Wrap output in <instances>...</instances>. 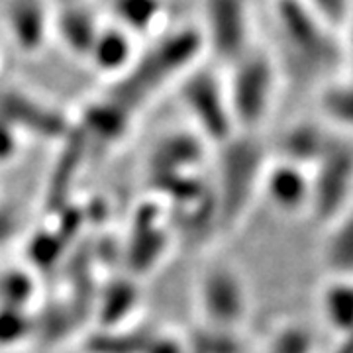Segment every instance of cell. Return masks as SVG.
<instances>
[{
  "instance_id": "cell-1",
  "label": "cell",
  "mask_w": 353,
  "mask_h": 353,
  "mask_svg": "<svg viewBox=\"0 0 353 353\" xmlns=\"http://www.w3.org/2000/svg\"><path fill=\"white\" fill-rule=\"evenodd\" d=\"M275 61L299 85H328L345 67V46L334 28L301 0H273Z\"/></svg>"
},
{
  "instance_id": "cell-2",
  "label": "cell",
  "mask_w": 353,
  "mask_h": 353,
  "mask_svg": "<svg viewBox=\"0 0 353 353\" xmlns=\"http://www.w3.org/2000/svg\"><path fill=\"white\" fill-rule=\"evenodd\" d=\"M206 51L199 26L179 28L159 38L132 61L124 77L114 87L110 101L132 112L173 81H183L199 65Z\"/></svg>"
},
{
  "instance_id": "cell-3",
  "label": "cell",
  "mask_w": 353,
  "mask_h": 353,
  "mask_svg": "<svg viewBox=\"0 0 353 353\" xmlns=\"http://www.w3.org/2000/svg\"><path fill=\"white\" fill-rule=\"evenodd\" d=\"M218 150L214 185L218 224L230 230L240 224L255 194L261 192L269 163L255 134H238Z\"/></svg>"
},
{
  "instance_id": "cell-4",
  "label": "cell",
  "mask_w": 353,
  "mask_h": 353,
  "mask_svg": "<svg viewBox=\"0 0 353 353\" xmlns=\"http://www.w3.org/2000/svg\"><path fill=\"white\" fill-rule=\"evenodd\" d=\"M281 71L271 51L253 46L230 65L226 90L240 134H257L275 102Z\"/></svg>"
},
{
  "instance_id": "cell-5",
  "label": "cell",
  "mask_w": 353,
  "mask_h": 353,
  "mask_svg": "<svg viewBox=\"0 0 353 353\" xmlns=\"http://www.w3.org/2000/svg\"><path fill=\"white\" fill-rule=\"evenodd\" d=\"M179 97L206 143L220 148L240 134L228 99L226 79L218 71L196 65L181 81Z\"/></svg>"
},
{
  "instance_id": "cell-6",
  "label": "cell",
  "mask_w": 353,
  "mask_h": 353,
  "mask_svg": "<svg viewBox=\"0 0 353 353\" xmlns=\"http://www.w3.org/2000/svg\"><path fill=\"white\" fill-rule=\"evenodd\" d=\"M310 212L318 222L332 224L352 208L353 141L334 134L328 152L310 169Z\"/></svg>"
},
{
  "instance_id": "cell-7",
  "label": "cell",
  "mask_w": 353,
  "mask_h": 353,
  "mask_svg": "<svg viewBox=\"0 0 353 353\" xmlns=\"http://www.w3.org/2000/svg\"><path fill=\"white\" fill-rule=\"evenodd\" d=\"M201 32L206 51L222 63H236L253 48L250 0H204Z\"/></svg>"
},
{
  "instance_id": "cell-8",
  "label": "cell",
  "mask_w": 353,
  "mask_h": 353,
  "mask_svg": "<svg viewBox=\"0 0 353 353\" xmlns=\"http://www.w3.org/2000/svg\"><path fill=\"white\" fill-rule=\"evenodd\" d=\"M199 308L206 326L234 332L248 316L250 294L241 275L228 265H212L199 281Z\"/></svg>"
},
{
  "instance_id": "cell-9",
  "label": "cell",
  "mask_w": 353,
  "mask_h": 353,
  "mask_svg": "<svg viewBox=\"0 0 353 353\" xmlns=\"http://www.w3.org/2000/svg\"><path fill=\"white\" fill-rule=\"evenodd\" d=\"M261 192H265L269 202L285 214L310 210V201H312L310 171L287 161L269 163L265 171Z\"/></svg>"
},
{
  "instance_id": "cell-10",
  "label": "cell",
  "mask_w": 353,
  "mask_h": 353,
  "mask_svg": "<svg viewBox=\"0 0 353 353\" xmlns=\"http://www.w3.org/2000/svg\"><path fill=\"white\" fill-rule=\"evenodd\" d=\"M334 134L314 122H299L290 126L279 141L281 161L312 169L328 152Z\"/></svg>"
},
{
  "instance_id": "cell-11",
  "label": "cell",
  "mask_w": 353,
  "mask_h": 353,
  "mask_svg": "<svg viewBox=\"0 0 353 353\" xmlns=\"http://www.w3.org/2000/svg\"><path fill=\"white\" fill-rule=\"evenodd\" d=\"M320 310L330 328L347 336L353 332V279L332 277L320 292Z\"/></svg>"
},
{
  "instance_id": "cell-12",
  "label": "cell",
  "mask_w": 353,
  "mask_h": 353,
  "mask_svg": "<svg viewBox=\"0 0 353 353\" xmlns=\"http://www.w3.org/2000/svg\"><path fill=\"white\" fill-rule=\"evenodd\" d=\"M322 257L332 277L353 279V206L332 222Z\"/></svg>"
},
{
  "instance_id": "cell-13",
  "label": "cell",
  "mask_w": 353,
  "mask_h": 353,
  "mask_svg": "<svg viewBox=\"0 0 353 353\" xmlns=\"http://www.w3.org/2000/svg\"><path fill=\"white\" fill-rule=\"evenodd\" d=\"M320 110L345 134H353V81H332L320 90Z\"/></svg>"
},
{
  "instance_id": "cell-14",
  "label": "cell",
  "mask_w": 353,
  "mask_h": 353,
  "mask_svg": "<svg viewBox=\"0 0 353 353\" xmlns=\"http://www.w3.org/2000/svg\"><path fill=\"white\" fill-rule=\"evenodd\" d=\"M116 12L130 30L148 32L163 12L161 0H116Z\"/></svg>"
},
{
  "instance_id": "cell-15",
  "label": "cell",
  "mask_w": 353,
  "mask_h": 353,
  "mask_svg": "<svg viewBox=\"0 0 353 353\" xmlns=\"http://www.w3.org/2000/svg\"><path fill=\"white\" fill-rule=\"evenodd\" d=\"M94 57L104 69H122L124 65L130 67V39L126 34H122L120 30H112L104 36H99L94 41Z\"/></svg>"
},
{
  "instance_id": "cell-16",
  "label": "cell",
  "mask_w": 353,
  "mask_h": 353,
  "mask_svg": "<svg viewBox=\"0 0 353 353\" xmlns=\"http://www.w3.org/2000/svg\"><path fill=\"white\" fill-rule=\"evenodd\" d=\"M314 350L310 330L301 324H285L269 338L265 353H314Z\"/></svg>"
},
{
  "instance_id": "cell-17",
  "label": "cell",
  "mask_w": 353,
  "mask_h": 353,
  "mask_svg": "<svg viewBox=\"0 0 353 353\" xmlns=\"http://www.w3.org/2000/svg\"><path fill=\"white\" fill-rule=\"evenodd\" d=\"M189 353H243L240 340L234 332L206 326L187 343Z\"/></svg>"
},
{
  "instance_id": "cell-18",
  "label": "cell",
  "mask_w": 353,
  "mask_h": 353,
  "mask_svg": "<svg viewBox=\"0 0 353 353\" xmlns=\"http://www.w3.org/2000/svg\"><path fill=\"white\" fill-rule=\"evenodd\" d=\"M301 2L336 32L345 30L353 16V0H301Z\"/></svg>"
},
{
  "instance_id": "cell-19",
  "label": "cell",
  "mask_w": 353,
  "mask_h": 353,
  "mask_svg": "<svg viewBox=\"0 0 353 353\" xmlns=\"http://www.w3.org/2000/svg\"><path fill=\"white\" fill-rule=\"evenodd\" d=\"M145 353H189V347H183L173 340H157L150 341Z\"/></svg>"
},
{
  "instance_id": "cell-20",
  "label": "cell",
  "mask_w": 353,
  "mask_h": 353,
  "mask_svg": "<svg viewBox=\"0 0 353 353\" xmlns=\"http://www.w3.org/2000/svg\"><path fill=\"white\" fill-rule=\"evenodd\" d=\"M345 36H347V41H343V46H345V65L352 71L353 81V16L352 20H350V24H347V28H345Z\"/></svg>"
}]
</instances>
